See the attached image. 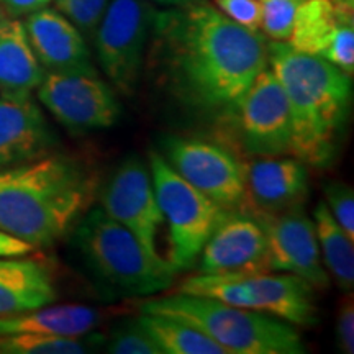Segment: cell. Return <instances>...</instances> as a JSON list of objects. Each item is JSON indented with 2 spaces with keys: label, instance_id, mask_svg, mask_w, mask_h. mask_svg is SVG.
Returning <instances> with one entry per match:
<instances>
[{
  "label": "cell",
  "instance_id": "10",
  "mask_svg": "<svg viewBox=\"0 0 354 354\" xmlns=\"http://www.w3.org/2000/svg\"><path fill=\"white\" fill-rule=\"evenodd\" d=\"M38 100L69 133L107 130L118 122L122 104L115 88L97 74L44 73Z\"/></svg>",
  "mask_w": 354,
  "mask_h": 354
},
{
  "label": "cell",
  "instance_id": "7",
  "mask_svg": "<svg viewBox=\"0 0 354 354\" xmlns=\"http://www.w3.org/2000/svg\"><path fill=\"white\" fill-rule=\"evenodd\" d=\"M149 172L165 220L169 225V261L176 272L197 264L203 246L230 210H225L172 169L161 153L149 151Z\"/></svg>",
  "mask_w": 354,
  "mask_h": 354
},
{
  "label": "cell",
  "instance_id": "33",
  "mask_svg": "<svg viewBox=\"0 0 354 354\" xmlns=\"http://www.w3.org/2000/svg\"><path fill=\"white\" fill-rule=\"evenodd\" d=\"M146 2L158 3V6H165V7H184V6H190V3L194 2H198V0H146Z\"/></svg>",
  "mask_w": 354,
  "mask_h": 354
},
{
  "label": "cell",
  "instance_id": "16",
  "mask_svg": "<svg viewBox=\"0 0 354 354\" xmlns=\"http://www.w3.org/2000/svg\"><path fill=\"white\" fill-rule=\"evenodd\" d=\"M202 274L271 271L266 236L259 221L241 210H230L198 256Z\"/></svg>",
  "mask_w": 354,
  "mask_h": 354
},
{
  "label": "cell",
  "instance_id": "13",
  "mask_svg": "<svg viewBox=\"0 0 354 354\" xmlns=\"http://www.w3.org/2000/svg\"><path fill=\"white\" fill-rule=\"evenodd\" d=\"M251 216L259 221L264 232L271 271L294 274L307 281L313 289H326L330 286V276L318 248L315 225L304 214L302 207L282 214Z\"/></svg>",
  "mask_w": 354,
  "mask_h": 354
},
{
  "label": "cell",
  "instance_id": "31",
  "mask_svg": "<svg viewBox=\"0 0 354 354\" xmlns=\"http://www.w3.org/2000/svg\"><path fill=\"white\" fill-rule=\"evenodd\" d=\"M51 2L53 0H0V10L7 15L15 17V19H20V17L41 10Z\"/></svg>",
  "mask_w": 354,
  "mask_h": 354
},
{
  "label": "cell",
  "instance_id": "18",
  "mask_svg": "<svg viewBox=\"0 0 354 354\" xmlns=\"http://www.w3.org/2000/svg\"><path fill=\"white\" fill-rule=\"evenodd\" d=\"M24 25L44 73L97 74L86 37L56 8L30 13Z\"/></svg>",
  "mask_w": 354,
  "mask_h": 354
},
{
  "label": "cell",
  "instance_id": "9",
  "mask_svg": "<svg viewBox=\"0 0 354 354\" xmlns=\"http://www.w3.org/2000/svg\"><path fill=\"white\" fill-rule=\"evenodd\" d=\"M154 13L146 0H110L94 33L100 69L122 95L131 97L138 87Z\"/></svg>",
  "mask_w": 354,
  "mask_h": 354
},
{
  "label": "cell",
  "instance_id": "5",
  "mask_svg": "<svg viewBox=\"0 0 354 354\" xmlns=\"http://www.w3.org/2000/svg\"><path fill=\"white\" fill-rule=\"evenodd\" d=\"M74 228L87 268L115 294L153 295L174 282L176 269L169 261L148 253L130 230L102 209L87 210Z\"/></svg>",
  "mask_w": 354,
  "mask_h": 354
},
{
  "label": "cell",
  "instance_id": "28",
  "mask_svg": "<svg viewBox=\"0 0 354 354\" xmlns=\"http://www.w3.org/2000/svg\"><path fill=\"white\" fill-rule=\"evenodd\" d=\"M326 207L338 221L348 238L354 241V194L349 185L343 183H330L325 187Z\"/></svg>",
  "mask_w": 354,
  "mask_h": 354
},
{
  "label": "cell",
  "instance_id": "24",
  "mask_svg": "<svg viewBox=\"0 0 354 354\" xmlns=\"http://www.w3.org/2000/svg\"><path fill=\"white\" fill-rule=\"evenodd\" d=\"M87 342L81 336L8 335L0 336V354H84Z\"/></svg>",
  "mask_w": 354,
  "mask_h": 354
},
{
  "label": "cell",
  "instance_id": "1",
  "mask_svg": "<svg viewBox=\"0 0 354 354\" xmlns=\"http://www.w3.org/2000/svg\"><path fill=\"white\" fill-rule=\"evenodd\" d=\"M154 73L190 110L227 113L268 66V39L243 28L207 0L154 13Z\"/></svg>",
  "mask_w": 354,
  "mask_h": 354
},
{
  "label": "cell",
  "instance_id": "25",
  "mask_svg": "<svg viewBox=\"0 0 354 354\" xmlns=\"http://www.w3.org/2000/svg\"><path fill=\"white\" fill-rule=\"evenodd\" d=\"M261 28L272 41H287L294 28L295 17L305 0H259Z\"/></svg>",
  "mask_w": 354,
  "mask_h": 354
},
{
  "label": "cell",
  "instance_id": "27",
  "mask_svg": "<svg viewBox=\"0 0 354 354\" xmlns=\"http://www.w3.org/2000/svg\"><path fill=\"white\" fill-rule=\"evenodd\" d=\"M109 2L110 0H55V7L84 37L94 38Z\"/></svg>",
  "mask_w": 354,
  "mask_h": 354
},
{
  "label": "cell",
  "instance_id": "30",
  "mask_svg": "<svg viewBox=\"0 0 354 354\" xmlns=\"http://www.w3.org/2000/svg\"><path fill=\"white\" fill-rule=\"evenodd\" d=\"M336 335L338 344L343 353H354V302L353 295L348 294L339 304L338 315H336Z\"/></svg>",
  "mask_w": 354,
  "mask_h": 354
},
{
  "label": "cell",
  "instance_id": "2",
  "mask_svg": "<svg viewBox=\"0 0 354 354\" xmlns=\"http://www.w3.org/2000/svg\"><path fill=\"white\" fill-rule=\"evenodd\" d=\"M99 183L82 159L64 153L0 171V230L50 246L77 225L94 202Z\"/></svg>",
  "mask_w": 354,
  "mask_h": 354
},
{
  "label": "cell",
  "instance_id": "22",
  "mask_svg": "<svg viewBox=\"0 0 354 354\" xmlns=\"http://www.w3.org/2000/svg\"><path fill=\"white\" fill-rule=\"evenodd\" d=\"M317 241L323 266L339 289L348 292L354 286V250L348 234L330 214L325 202H318L313 212Z\"/></svg>",
  "mask_w": 354,
  "mask_h": 354
},
{
  "label": "cell",
  "instance_id": "8",
  "mask_svg": "<svg viewBox=\"0 0 354 354\" xmlns=\"http://www.w3.org/2000/svg\"><path fill=\"white\" fill-rule=\"evenodd\" d=\"M225 146L245 158H276L290 154L292 123L281 82L269 66L261 71L241 99L216 118Z\"/></svg>",
  "mask_w": 354,
  "mask_h": 354
},
{
  "label": "cell",
  "instance_id": "4",
  "mask_svg": "<svg viewBox=\"0 0 354 354\" xmlns=\"http://www.w3.org/2000/svg\"><path fill=\"white\" fill-rule=\"evenodd\" d=\"M146 313L179 318L218 343L228 354H304L302 336L284 320L233 307L220 300L176 292L169 297L140 304Z\"/></svg>",
  "mask_w": 354,
  "mask_h": 354
},
{
  "label": "cell",
  "instance_id": "14",
  "mask_svg": "<svg viewBox=\"0 0 354 354\" xmlns=\"http://www.w3.org/2000/svg\"><path fill=\"white\" fill-rule=\"evenodd\" d=\"M287 43L295 50L323 57L344 73H354L353 0H305Z\"/></svg>",
  "mask_w": 354,
  "mask_h": 354
},
{
  "label": "cell",
  "instance_id": "15",
  "mask_svg": "<svg viewBox=\"0 0 354 354\" xmlns=\"http://www.w3.org/2000/svg\"><path fill=\"white\" fill-rule=\"evenodd\" d=\"M245 196L241 212L282 214L302 207L308 196L307 165L297 158H251L243 162Z\"/></svg>",
  "mask_w": 354,
  "mask_h": 354
},
{
  "label": "cell",
  "instance_id": "3",
  "mask_svg": "<svg viewBox=\"0 0 354 354\" xmlns=\"http://www.w3.org/2000/svg\"><path fill=\"white\" fill-rule=\"evenodd\" d=\"M268 66L289 104L290 154L317 169L328 167L338 154L351 112V76L287 41L268 43Z\"/></svg>",
  "mask_w": 354,
  "mask_h": 354
},
{
  "label": "cell",
  "instance_id": "20",
  "mask_svg": "<svg viewBox=\"0 0 354 354\" xmlns=\"http://www.w3.org/2000/svg\"><path fill=\"white\" fill-rule=\"evenodd\" d=\"M43 76L24 20L0 10V94H32Z\"/></svg>",
  "mask_w": 354,
  "mask_h": 354
},
{
  "label": "cell",
  "instance_id": "6",
  "mask_svg": "<svg viewBox=\"0 0 354 354\" xmlns=\"http://www.w3.org/2000/svg\"><path fill=\"white\" fill-rule=\"evenodd\" d=\"M177 292L268 313L294 326L308 328L318 323L313 287L289 272H198L184 279Z\"/></svg>",
  "mask_w": 354,
  "mask_h": 354
},
{
  "label": "cell",
  "instance_id": "11",
  "mask_svg": "<svg viewBox=\"0 0 354 354\" xmlns=\"http://www.w3.org/2000/svg\"><path fill=\"white\" fill-rule=\"evenodd\" d=\"M162 156L190 185L225 210H240L245 196L243 161L227 146L212 141L167 135Z\"/></svg>",
  "mask_w": 354,
  "mask_h": 354
},
{
  "label": "cell",
  "instance_id": "21",
  "mask_svg": "<svg viewBox=\"0 0 354 354\" xmlns=\"http://www.w3.org/2000/svg\"><path fill=\"white\" fill-rule=\"evenodd\" d=\"M100 312L87 305H44L0 317V336L61 335L87 336L100 323Z\"/></svg>",
  "mask_w": 354,
  "mask_h": 354
},
{
  "label": "cell",
  "instance_id": "26",
  "mask_svg": "<svg viewBox=\"0 0 354 354\" xmlns=\"http://www.w3.org/2000/svg\"><path fill=\"white\" fill-rule=\"evenodd\" d=\"M105 351L112 354H162L154 339L149 336L138 320L113 330L105 339Z\"/></svg>",
  "mask_w": 354,
  "mask_h": 354
},
{
  "label": "cell",
  "instance_id": "17",
  "mask_svg": "<svg viewBox=\"0 0 354 354\" xmlns=\"http://www.w3.org/2000/svg\"><path fill=\"white\" fill-rule=\"evenodd\" d=\"M57 136L32 94H0V171L53 153Z\"/></svg>",
  "mask_w": 354,
  "mask_h": 354
},
{
  "label": "cell",
  "instance_id": "32",
  "mask_svg": "<svg viewBox=\"0 0 354 354\" xmlns=\"http://www.w3.org/2000/svg\"><path fill=\"white\" fill-rule=\"evenodd\" d=\"M35 251V248L20 238L0 230V258H24Z\"/></svg>",
  "mask_w": 354,
  "mask_h": 354
},
{
  "label": "cell",
  "instance_id": "12",
  "mask_svg": "<svg viewBox=\"0 0 354 354\" xmlns=\"http://www.w3.org/2000/svg\"><path fill=\"white\" fill-rule=\"evenodd\" d=\"M100 209L135 234L148 253L158 251L159 227L165 221L149 166L130 156L122 162L99 192Z\"/></svg>",
  "mask_w": 354,
  "mask_h": 354
},
{
  "label": "cell",
  "instance_id": "29",
  "mask_svg": "<svg viewBox=\"0 0 354 354\" xmlns=\"http://www.w3.org/2000/svg\"><path fill=\"white\" fill-rule=\"evenodd\" d=\"M215 7L230 20L250 32L261 28V2L259 0H214Z\"/></svg>",
  "mask_w": 354,
  "mask_h": 354
},
{
  "label": "cell",
  "instance_id": "19",
  "mask_svg": "<svg viewBox=\"0 0 354 354\" xmlns=\"http://www.w3.org/2000/svg\"><path fill=\"white\" fill-rule=\"evenodd\" d=\"M56 299L48 266L35 259L0 258V317L44 307Z\"/></svg>",
  "mask_w": 354,
  "mask_h": 354
},
{
  "label": "cell",
  "instance_id": "23",
  "mask_svg": "<svg viewBox=\"0 0 354 354\" xmlns=\"http://www.w3.org/2000/svg\"><path fill=\"white\" fill-rule=\"evenodd\" d=\"M136 320L162 354H228L205 333L179 318L141 312Z\"/></svg>",
  "mask_w": 354,
  "mask_h": 354
}]
</instances>
